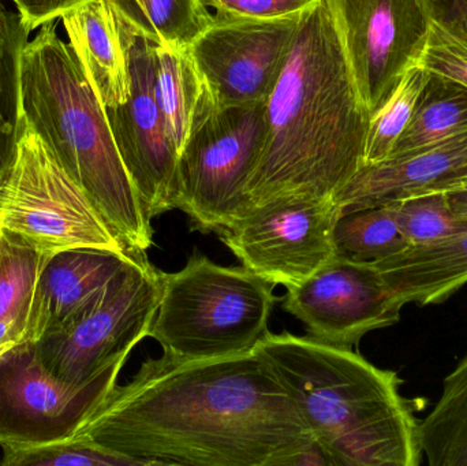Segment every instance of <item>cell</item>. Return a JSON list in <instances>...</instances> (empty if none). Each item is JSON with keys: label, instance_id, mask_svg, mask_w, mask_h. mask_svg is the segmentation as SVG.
Listing matches in <instances>:
<instances>
[{"label": "cell", "instance_id": "cell-1", "mask_svg": "<svg viewBox=\"0 0 467 466\" xmlns=\"http://www.w3.org/2000/svg\"><path fill=\"white\" fill-rule=\"evenodd\" d=\"M73 437L134 466H288L313 440L254 350L207 360L148 357Z\"/></svg>", "mask_w": 467, "mask_h": 466}, {"label": "cell", "instance_id": "cell-2", "mask_svg": "<svg viewBox=\"0 0 467 466\" xmlns=\"http://www.w3.org/2000/svg\"><path fill=\"white\" fill-rule=\"evenodd\" d=\"M265 119L247 207L335 199L364 167L370 117L320 0L302 13L287 62L266 98Z\"/></svg>", "mask_w": 467, "mask_h": 466}, {"label": "cell", "instance_id": "cell-3", "mask_svg": "<svg viewBox=\"0 0 467 466\" xmlns=\"http://www.w3.org/2000/svg\"><path fill=\"white\" fill-rule=\"evenodd\" d=\"M254 352L285 386L332 466H419L420 420L398 372L353 347L271 331Z\"/></svg>", "mask_w": 467, "mask_h": 466}, {"label": "cell", "instance_id": "cell-4", "mask_svg": "<svg viewBox=\"0 0 467 466\" xmlns=\"http://www.w3.org/2000/svg\"><path fill=\"white\" fill-rule=\"evenodd\" d=\"M19 104L115 234L130 251L148 252L152 221L120 158L106 111L55 21L22 46Z\"/></svg>", "mask_w": 467, "mask_h": 466}, {"label": "cell", "instance_id": "cell-5", "mask_svg": "<svg viewBox=\"0 0 467 466\" xmlns=\"http://www.w3.org/2000/svg\"><path fill=\"white\" fill-rule=\"evenodd\" d=\"M274 285L252 271L216 264L199 252L182 270L164 273L163 292L150 338L163 355L207 360L253 352L266 336Z\"/></svg>", "mask_w": 467, "mask_h": 466}, {"label": "cell", "instance_id": "cell-6", "mask_svg": "<svg viewBox=\"0 0 467 466\" xmlns=\"http://www.w3.org/2000/svg\"><path fill=\"white\" fill-rule=\"evenodd\" d=\"M0 232L47 256L70 249L133 252L22 111L16 152L0 175Z\"/></svg>", "mask_w": 467, "mask_h": 466}, {"label": "cell", "instance_id": "cell-7", "mask_svg": "<svg viewBox=\"0 0 467 466\" xmlns=\"http://www.w3.org/2000/svg\"><path fill=\"white\" fill-rule=\"evenodd\" d=\"M163 281L147 252L139 254L95 298L36 342L41 364L60 382L79 386L129 358L150 336Z\"/></svg>", "mask_w": 467, "mask_h": 466}, {"label": "cell", "instance_id": "cell-8", "mask_svg": "<svg viewBox=\"0 0 467 466\" xmlns=\"http://www.w3.org/2000/svg\"><path fill=\"white\" fill-rule=\"evenodd\" d=\"M266 101L221 107L185 142L175 207L192 229L216 233L247 208V186L263 152Z\"/></svg>", "mask_w": 467, "mask_h": 466}, {"label": "cell", "instance_id": "cell-9", "mask_svg": "<svg viewBox=\"0 0 467 466\" xmlns=\"http://www.w3.org/2000/svg\"><path fill=\"white\" fill-rule=\"evenodd\" d=\"M337 30L354 87L372 119L419 63L432 0H320Z\"/></svg>", "mask_w": 467, "mask_h": 466}, {"label": "cell", "instance_id": "cell-10", "mask_svg": "<svg viewBox=\"0 0 467 466\" xmlns=\"http://www.w3.org/2000/svg\"><path fill=\"white\" fill-rule=\"evenodd\" d=\"M334 199L276 200L247 207L218 233L241 265L274 286H296L335 256Z\"/></svg>", "mask_w": 467, "mask_h": 466}, {"label": "cell", "instance_id": "cell-11", "mask_svg": "<svg viewBox=\"0 0 467 466\" xmlns=\"http://www.w3.org/2000/svg\"><path fill=\"white\" fill-rule=\"evenodd\" d=\"M126 361H117L85 385L71 386L41 364L35 344L11 350L0 358V448L73 438L117 385Z\"/></svg>", "mask_w": 467, "mask_h": 466}, {"label": "cell", "instance_id": "cell-12", "mask_svg": "<svg viewBox=\"0 0 467 466\" xmlns=\"http://www.w3.org/2000/svg\"><path fill=\"white\" fill-rule=\"evenodd\" d=\"M122 21L129 37L130 98L122 106L104 111L129 177L148 218L153 221L177 210L178 153L156 98L155 44L136 32L123 16Z\"/></svg>", "mask_w": 467, "mask_h": 466}, {"label": "cell", "instance_id": "cell-13", "mask_svg": "<svg viewBox=\"0 0 467 466\" xmlns=\"http://www.w3.org/2000/svg\"><path fill=\"white\" fill-rule=\"evenodd\" d=\"M302 13L253 19L213 16L189 51L219 106L266 101L287 62Z\"/></svg>", "mask_w": 467, "mask_h": 466}, {"label": "cell", "instance_id": "cell-14", "mask_svg": "<svg viewBox=\"0 0 467 466\" xmlns=\"http://www.w3.org/2000/svg\"><path fill=\"white\" fill-rule=\"evenodd\" d=\"M282 308L324 344L354 347L367 334L391 327L403 308L375 264L335 256L315 275L287 287Z\"/></svg>", "mask_w": 467, "mask_h": 466}, {"label": "cell", "instance_id": "cell-15", "mask_svg": "<svg viewBox=\"0 0 467 466\" xmlns=\"http://www.w3.org/2000/svg\"><path fill=\"white\" fill-rule=\"evenodd\" d=\"M465 183L467 130L411 155L362 167L334 200L346 213Z\"/></svg>", "mask_w": 467, "mask_h": 466}, {"label": "cell", "instance_id": "cell-16", "mask_svg": "<svg viewBox=\"0 0 467 466\" xmlns=\"http://www.w3.org/2000/svg\"><path fill=\"white\" fill-rule=\"evenodd\" d=\"M141 254L70 249L49 256L33 293L27 342L36 344L47 331L65 322Z\"/></svg>", "mask_w": 467, "mask_h": 466}, {"label": "cell", "instance_id": "cell-17", "mask_svg": "<svg viewBox=\"0 0 467 466\" xmlns=\"http://www.w3.org/2000/svg\"><path fill=\"white\" fill-rule=\"evenodd\" d=\"M68 46L104 109L130 98L128 30L114 0H85L60 16Z\"/></svg>", "mask_w": 467, "mask_h": 466}, {"label": "cell", "instance_id": "cell-18", "mask_svg": "<svg viewBox=\"0 0 467 466\" xmlns=\"http://www.w3.org/2000/svg\"><path fill=\"white\" fill-rule=\"evenodd\" d=\"M400 308L444 303L467 284V224L461 232L373 263Z\"/></svg>", "mask_w": 467, "mask_h": 466}, {"label": "cell", "instance_id": "cell-19", "mask_svg": "<svg viewBox=\"0 0 467 466\" xmlns=\"http://www.w3.org/2000/svg\"><path fill=\"white\" fill-rule=\"evenodd\" d=\"M155 51L156 98L172 147L180 156L192 134L221 106L189 48L155 46Z\"/></svg>", "mask_w": 467, "mask_h": 466}, {"label": "cell", "instance_id": "cell-20", "mask_svg": "<svg viewBox=\"0 0 467 466\" xmlns=\"http://www.w3.org/2000/svg\"><path fill=\"white\" fill-rule=\"evenodd\" d=\"M466 130L467 87L430 71L410 123L389 159L403 158L427 150Z\"/></svg>", "mask_w": 467, "mask_h": 466}, {"label": "cell", "instance_id": "cell-21", "mask_svg": "<svg viewBox=\"0 0 467 466\" xmlns=\"http://www.w3.org/2000/svg\"><path fill=\"white\" fill-rule=\"evenodd\" d=\"M420 445L431 466H467V353L444 379L433 409L420 421Z\"/></svg>", "mask_w": 467, "mask_h": 466}, {"label": "cell", "instance_id": "cell-22", "mask_svg": "<svg viewBox=\"0 0 467 466\" xmlns=\"http://www.w3.org/2000/svg\"><path fill=\"white\" fill-rule=\"evenodd\" d=\"M131 26L155 46L189 48L213 16L204 0H114Z\"/></svg>", "mask_w": 467, "mask_h": 466}, {"label": "cell", "instance_id": "cell-23", "mask_svg": "<svg viewBox=\"0 0 467 466\" xmlns=\"http://www.w3.org/2000/svg\"><path fill=\"white\" fill-rule=\"evenodd\" d=\"M334 243L337 257L369 264L410 246L398 226L394 204L340 213L335 223Z\"/></svg>", "mask_w": 467, "mask_h": 466}, {"label": "cell", "instance_id": "cell-24", "mask_svg": "<svg viewBox=\"0 0 467 466\" xmlns=\"http://www.w3.org/2000/svg\"><path fill=\"white\" fill-rule=\"evenodd\" d=\"M27 38L18 16L8 13L0 2V175L10 163L18 140L19 54Z\"/></svg>", "mask_w": 467, "mask_h": 466}, {"label": "cell", "instance_id": "cell-25", "mask_svg": "<svg viewBox=\"0 0 467 466\" xmlns=\"http://www.w3.org/2000/svg\"><path fill=\"white\" fill-rule=\"evenodd\" d=\"M48 257L24 241L0 232V319L29 320L36 284Z\"/></svg>", "mask_w": 467, "mask_h": 466}, {"label": "cell", "instance_id": "cell-26", "mask_svg": "<svg viewBox=\"0 0 467 466\" xmlns=\"http://www.w3.org/2000/svg\"><path fill=\"white\" fill-rule=\"evenodd\" d=\"M428 76L430 71L421 66L409 68L391 98L373 115L365 144L364 167L381 163L391 155L398 140L410 123Z\"/></svg>", "mask_w": 467, "mask_h": 466}, {"label": "cell", "instance_id": "cell-27", "mask_svg": "<svg viewBox=\"0 0 467 466\" xmlns=\"http://www.w3.org/2000/svg\"><path fill=\"white\" fill-rule=\"evenodd\" d=\"M392 204L398 226L410 246L439 243L466 227L455 215L446 192L417 194Z\"/></svg>", "mask_w": 467, "mask_h": 466}, {"label": "cell", "instance_id": "cell-28", "mask_svg": "<svg viewBox=\"0 0 467 466\" xmlns=\"http://www.w3.org/2000/svg\"><path fill=\"white\" fill-rule=\"evenodd\" d=\"M0 464L7 466H134L78 438L36 446H3Z\"/></svg>", "mask_w": 467, "mask_h": 466}, {"label": "cell", "instance_id": "cell-29", "mask_svg": "<svg viewBox=\"0 0 467 466\" xmlns=\"http://www.w3.org/2000/svg\"><path fill=\"white\" fill-rule=\"evenodd\" d=\"M417 65L467 87V41L432 16L430 35Z\"/></svg>", "mask_w": 467, "mask_h": 466}, {"label": "cell", "instance_id": "cell-30", "mask_svg": "<svg viewBox=\"0 0 467 466\" xmlns=\"http://www.w3.org/2000/svg\"><path fill=\"white\" fill-rule=\"evenodd\" d=\"M316 0H204L218 16L272 19L304 13Z\"/></svg>", "mask_w": 467, "mask_h": 466}, {"label": "cell", "instance_id": "cell-31", "mask_svg": "<svg viewBox=\"0 0 467 466\" xmlns=\"http://www.w3.org/2000/svg\"><path fill=\"white\" fill-rule=\"evenodd\" d=\"M11 2L16 5L19 25L29 36L33 30L40 29L44 25L60 18L85 0H11Z\"/></svg>", "mask_w": 467, "mask_h": 466}, {"label": "cell", "instance_id": "cell-32", "mask_svg": "<svg viewBox=\"0 0 467 466\" xmlns=\"http://www.w3.org/2000/svg\"><path fill=\"white\" fill-rule=\"evenodd\" d=\"M433 16L467 41V0H432Z\"/></svg>", "mask_w": 467, "mask_h": 466}, {"label": "cell", "instance_id": "cell-33", "mask_svg": "<svg viewBox=\"0 0 467 466\" xmlns=\"http://www.w3.org/2000/svg\"><path fill=\"white\" fill-rule=\"evenodd\" d=\"M27 342V322L21 317L0 319V358Z\"/></svg>", "mask_w": 467, "mask_h": 466}, {"label": "cell", "instance_id": "cell-34", "mask_svg": "<svg viewBox=\"0 0 467 466\" xmlns=\"http://www.w3.org/2000/svg\"><path fill=\"white\" fill-rule=\"evenodd\" d=\"M332 466L331 460L328 454L324 451V449L316 442L315 440L298 454L293 457L288 466Z\"/></svg>", "mask_w": 467, "mask_h": 466}, {"label": "cell", "instance_id": "cell-35", "mask_svg": "<svg viewBox=\"0 0 467 466\" xmlns=\"http://www.w3.org/2000/svg\"><path fill=\"white\" fill-rule=\"evenodd\" d=\"M446 193L449 196L450 204H451L455 215L460 218L462 223L467 224V183L451 189V191L446 192Z\"/></svg>", "mask_w": 467, "mask_h": 466}, {"label": "cell", "instance_id": "cell-36", "mask_svg": "<svg viewBox=\"0 0 467 466\" xmlns=\"http://www.w3.org/2000/svg\"><path fill=\"white\" fill-rule=\"evenodd\" d=\"M0 2H3V0H0ZM10 2H11V0H10Z\"/></svg>", "mask_w": 467, "mask_h": 466}]
</instances>
